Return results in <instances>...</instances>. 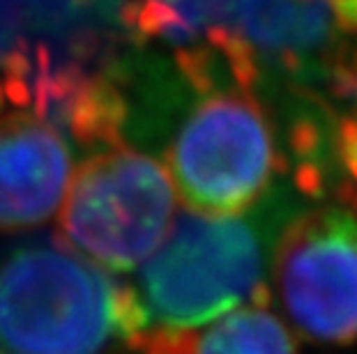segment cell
<instances>
[{
	"instance_id": "cell-9",
	"label": "cell",
	"mask_w": 357,
	"mask_h": 354,
	"mask_svg": "<svg viewBox=\"0 0 357 354\" xmlns=\"http://www.w3.org/2000/svg\"><path fill=\"white\" fill-rule=\"evenodd\" d=\"M192 354H298V343L265 306H240L196 334Z\"/></svg>"
},
{
	"instance_id": "cell-5",
	"label": "cell",
	"mask_w": 357,
	"mask_h": 354,
	"mask_svg": "<svg viewBox=\"0 0 357 354\" xmlns=\"http://www.w3.org/2000/svg\"><path fill=\"white\" fill-rule=\"evenodd\" d=\"M178 195L164 163L123 145L95 150L72 175L56 235L111 272H129L162 244Z\"/></svg>"
},
{
	"instance_id": "cell-6",
	"label": "cell",
	"mask_w": 357,
	"mask_h": 354,
	"mask_svg": "<svg viewBox=\"0 0 357 354\" xmlns=\"http://www.w3.org/2000/svg\"><path fill=\"white\" fill-rule=\"evenodd\" d=\"M270 276L300 336L318 345L357 341V207L337 198L298 209L281 228Z\"/></svg>"
},
{
	"instance_id": "cell-10",
	"label": "cell",
	"mask_w": 357,
	"mask_h": 354,
	"mask_svg": "<svg viewBox=\"0 0 357 354\" xmlns=\"http://www.w3.org/2000/svg\"><path fill=\"white\" fill-rule=\"evenodd\" d=\"M351 102L355 104V108L344 115L337 131H334V152H337L339 166L344 170V182L341 184L357 191V88Z\"/></svg>"
},
{
	"instance_id": "cell-1",
	"label": "cell",
	"mask_w": 357,
	"mask_h": 354,
	"mask_svg": "<svg viewBox=\"0 0 357 354\" xmlns=\"http://www.w3.org/2000/svg\"><path fill=\"white\" fill-rule=\"evenodd\" d=\"M134 0H0V113L26 111L79 145L123 143Z\"/></svg>"
},
{
	"instance_id": "cell-2",
	"label": "cell",
	"mask_w": 357,
	"mask_h": 354,
	"mask_svg": "<svg viewBox=\"0 0 357 354\" xmlns=\"http://www.w3.org/2000/svg\"><path fill=\"white\" fill-rule=\"evenodd\" d=\"M298 209L291 193L270 191L242 214H178L134 281H127L139 336L196 331L240 306L268 304L277 237Z\"/></svg>"
},
{
	"instance_id": "cell-4",
	"label": "cell",
	"mask_w": 357,
	"mask_h": 354,
	"mask_svg": "<svg viewBox=\"0 0 357 354\" xmlns=\"http://www.w3.org/2000/svg\"><path fill=\"white\" fill-rule=\"evenodd\" d=\"M199 95L173 134L164 168L189 212L242 214L286 170L275 124L254 90L219 86Z\"/></svg>"
},
{
	"instance_id": "cell-3",
	"label": "cell",
	"mask_w": 357,
	"mask_h": 354,
	"mask_svg": "<svg viewBox=\"0 0 357 354\" xmlns=\"http://www.w3.org/2000/svg\"><path fill=\"white\" fill-rule=\"evenodd\" d=\"M136 336L127 281L58 235L0 248V354H111Z\"/></svg>"
},
{
	"instance_id": "cell-8",
	"label": "cell",
	"mask_w": 357,
	"mask_h": 354,
	"mask_svg": "<svg viewBox=\"0 0 357 354\" xmlns=\"http://www.w3.org/2000/svg\"><path fill=\"white\" fill-rule=\"evenodd\" d=\"M72 175V147L56 124L0 113V232L37 230L58 216Z\"/></svg>"
},
{
	"instance_id": "cell-7",
	"label": "cell",
	"mask_w": 357,
	"mask_h": 354,
	"mask_svg": "<svg viewBox=\"0 0 357 354\" xmlns=\"http://www.w3.org/2000/svg\"><path fill=\"white\" fill-rule=\"evenodd\" d=\"M281 0H134L136 42H159L176 56L196 92L261 83L256 47Z\"/></svg>"
}]
</instances>
